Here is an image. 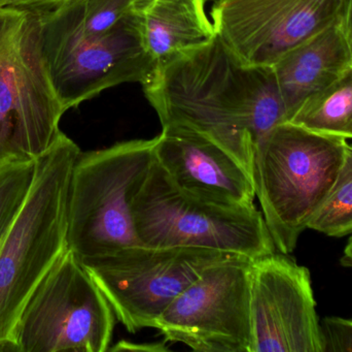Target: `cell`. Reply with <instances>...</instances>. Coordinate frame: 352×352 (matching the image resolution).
I'll return each instance as SVG.
<instances>
[{
    "instance_id": "6da1fadb",
    "label": "cell",
    "mask_w": 352,
    "mask_h": 352,
    "mask_svg": "<svg viewBox=\"0 0 352 352\" xmlns=\"http://www.w3.org/2000/svg\"><path fill=\"white\" fill-rule=\"evenodd\" d=\"M142 87L162 127L209 138L250 175L256 144L289 122L272 66L245 63L217 34L157 68Z\"/></svg>"
},
{
    "instance_id": "7a4b0ae2",
    "label": "cell",
    "mask_w": 352,
    "mask_h": 352,
    "mask_svg": "<svg viewBox=\"0 0 352 352\" xmlns=\"http://www.w3.org/2000/svg\"><path fill=\"white\" fill-rule=\"evenodd\" d=\"M133 0H67L38 12L45 61L66 110L107 89L148 84L156 64L144 47ZM37 12V10H36Z\"/></svg>"
},
{
    "instance_id": "3957f363",
    "label": "cell",
    "mask_w": 352,
    "mask_h": 352,
    "mask_svg": "<svg viewBox=\"0 0 352 352\" xmlns=\"http://www.w3.org/2000/svg\"><path fill=\"white\" fill-rule=\"evenodd\" d=\"M349 142L311 132L292 122L271 130L254 149L252 182L275 247H297L328 200Z\"/></svg>"
},
{
    "instance_id": "277c9868",
    "label": "cell",
    "mask_w": 352,
    "mask_h": 352,
    "mask_svg": "<svg viewBox=\"0 0 352 352\" xmlns=\"http://www.w3.org/2000/svg\"><path fill=\"white\" fill-rule=\"evenodd\" d=\"M80 152L62 134L37 159L28 198L0 243V351H16L14 330L27 300L67 249L68 191Z\"/></svg>"
},
{
    "instance_id": "5b68a950",
    "label": "cell",
    "mask_w": 352,
    "mask_h": 352,
    "mask_svg": "<svg viewBox=\"0 0 352 352\" xmlns=\"http://www.w3.org/2000/svg\"><path fill=\"white\" fill-rule=\"evenodd\" d=\"M156 142L125 141L78 155L68 191L67 248L80 262L140 245L132 206Z\"/></svg>"
},
{
    "instance_id": "8992f818",
    "label": "cell",
    "mask_w": 352,
    "mask_h": 352,
    "mask_svg": "<svg viewBox=\"0 0 352 352\" xmlns=\"http://www.w3.org/2000/svg\"><path fill=\"white\" fill-rule=\"evenodd\" d=\"M36 10L0 6V161H37L63 132Z\"/></svg>"
},
{
    "instance_id": "52a82bcc",
    "label": "cell",
    "mask_w": 352,
    "mask_h": 352,
    "mask_svg": "<svg viewBox=\"0 0 352 352\" xmlns=\"http://www.w3.org/2000/svg\"><path fill=\"white\" fill-rule=\"evenodd\" d=\"M140 245L195 247L254 260L274 253L262 212L208 202L180 189L155 159L132 206Z\"/></svg>"
},
{
    "instance_id": "ba28073f",
    "label": "cell",
    "mask_w": 352,
    "mask_h": 352,
    "mask_svg": "<svg viewBox=\"0 0 352 352\" xmlns=\"http://www.w3.org/2000/svg\"><path fill=\"white\" fill-rule=\"evenodd\" d=\"M116 322L111 304L67 248L27 300L14 344L19 352H104Z\"/></svg>"
},
{
    "instance_id": "9c48e42d",
    "label": "cell",
    "mask_w": 352,
    "mask_h": 352,
    "mask_svg": "<svg viewBox=\"0 0 352 352\" xmlns=\"http://www.w3.org/2000/svg\"><path fill=\"white\" fill-rule=\"evenodd\" d=\"M243 256L195 247L138 245L82 262L128 332L155 329L170 304L213 265Z\"/></svg>"
},
{
    "instance_id": "30bf717a",
    "label": "cell",
    "mask_w": 352,
    "mask_h": 352,
    "mask_svg": "<svg viewBox=\"0 0 352 352\" xmlns=\"http://www.w3.org/2000/svg\"><path fill=\"white\" fill-rule=\"evenodd\" d=\"M250 264L236 258L213 265L157 320L166 342L198 352H252Z\"/></svg>"
},
{
    "instance_id": "8fae6325",
    "label": "cell",
    "mask_w": 352,
    "mask_h": 352,
    "mask_svg": "<svg viewBox=\"0 0 352 352\" xmlns=\"http://www.w3.org/2000/svg\"><path fill=\"white\" fill-rule=\"evenodd\" d=\"M252 352H322L310 273L285 254L250 264Z\"/></svg>"
},
{
    "instance_id": "7c38bea8",
    "label": "cell",
    "mask_w": 352,
    "mask_h": 352,
    "mask_svg": "<svg viewBox=\"0 0 352 352\" xmlns=\"http://www.w3.org/2000/svg\"><path fill=\"white\" fill-rule=\"evenodd\" d=\"M341 0H215L211 21L221 41L252 65L272 66L336 21Z\"/></svg>"
},
{
    "instance_id": "4fadbf2b",
    "label": "cell",
    "mask_w": 352,
    "mask_h": 352,
    "mask_svg": "<svg viewBox=\"0 0 352 352\" xmlns=\"http://www.w3.org/2000/svg\"><path fill=\"white\" fill-rule=\"evenodd\" d=\"M162 128L155 159L177 187L223 206H254L252 175L237 159L192 130Z\"/></svg>"
},
{
    "instance_id": "5bb4252c",
    "label": "cell",
    "mask_w": 352,
    "mask_h": 352,
    "mask_svg": "<svg viewBox=\"0 0 352 352\" xmlns=\"http://www.w3.org/2000/svg\"><path fill=\"white\" fill-rule=\"evenodd\" d=\"M351 65L349 48L336 21L275 62L272 68L289 122L306 99L324 90Z\"/></svg>"
},
{
    "instance_id": "9a60e30c",
    "label": "cell",
    "mask_w": 352,
    "mask_h": 352,
    "mask_svg": "<svg viewBox=\"0 0 352 352\" xmlns=\"http://www.w3.org/2000/svg\"><path fill=\"white\" fill-rule=\"evenodd\" d=\"M207 3L208 0H133L142 41L156 68L215 37Z\"/></svg>"
},
{
    "instance_id": "2e32d148",
    "label": "cell",
    "mask_w": 352,
    "mask_h": 352,
    "mask_svg": "<svg viewBox=\"0 0 352 352\" xmlns=\"http://www.w3.org/2000/svg\"><path fill=\"white\" fill-rule=\"evenodd\" d=\"M289 122L318 134L352 140V65L324 90L306 99Z\"/></svg>"
},
{
    "instance_id": "e0dca14e",
    "label": "cell",
    "mask_w": 352,
    "mask_h": 352,
    "mask_svg": "<svg viewBox=\"0 0 352 352\" xmlns=\"http://www.w3.org/2000/svg\"><path fill=\"white\" fill-rule=\"evenodd\" d=\"M309 229L330 237L352 235V144L349 143L336 183Z\"/></svg>"
},
{
    "instance_id": "ac0fdd59",
    "label": "cell",
    "mask_w": 352,
    "mask_h": 352,
    "mask_svg": "<svg viewBox=\"0 0 352 352\" xmlns=\"http://www.w3.org/2000/svg\"><path fill=\"white\" fill-rule=\"evenodd\" d=\"M36 167L37 161H0V243L25 206Z\"/></svg>"
},
{
    "instance_id": "d6986e66",
    "label": "cell",
    "mask_w": 352,
    "mask_h": 352,
    "mask_svg": "<svg viewBox=\"0 0 352 352\" xmlns=\"http://www.w3.org/2000/svg\"><path fill=\"white\" fill-rule=\"evenodd\" d=\"M320 330L322 352H352V320L326 318Z\"/></svg>"
},
{
    "instance_id": "ffe728a7",
    "label": "cell",
    "mask_w": 352,
    "mask_h": 352,
    "mask_svg": "<svg viewBox=\"0 0 352 352\" xmlns=\"http://www.w3.org/2000/svg\"><path fill=\"white\" fill-rule=\"evenodd\" d=\"M336 22L349 48L352 61V0H341Z\"/></svg>"
},
{
    "instance_id": "44dd1931",
    "label": "cell",
    "mask_w": 352,
    "mask_h": 352,
    "mask_svg": "<svg viewBox=\"0 0 352 352\" xmlns=\"http://www.w3.org/2000/svg\"><path fill=\"white\" fill-rule=\"evenodd\" d=\"M65 1L67 0H6L2 6H21V8L41 12V10H51Z\"/></svg>"
},
{
    "instance_id": "7402d4cb",
    "label": "cell",
    "mask_w": 352,
    "mask_h": 352,
    "mask_svg": "<svg viewBox=\"0 0 352 352\" xmlns=\"http://www.w3.org/2000/svg\"><path fill=\"white\" fill-rule=\"evenodd\" d=\"M109 351H168L164 344L160 343H154V344H134V343L127 342V341H121L116 344V346L109 347Z\"/></svg>"
},
{
    "instance_id": "603a6c76",
    "label": "cell",
    "mask_w": 352,
    "mask_h": 352,
    "mask_svg": "<svg viewBox=\"0 0 352 352\" xmlns=\"http://www.w3.org/2000/svg\"><path fill=\"white\" fill-rule=\"evenodd\" d=\"M341 264L344 267L352 268V237L349 240L346 247L344 249L342 258H341Z\"/></svg>"
},
{
    "instance_id": "cb8c5ba5",
    "label": "cell",
    "mask_w": 352,
    "mask_h": 352,
    "mask_svg": "<svg viewBox=\"0 0 352 352\" xmlns=\"http://www.w3.org/2000/svg\"><path fill=\"white\" fill-rule=\"evenodd\" d=\"M4 1H6V0H0V6H2V4L4 3Z\"/></svg>"
},
{
    "instance_id": "d4e9b609",
    "label": "cell",
    "mask_w": 352,
    "mask_h": 352,
    "mask_svg": "<svg viewBox=\"0 0 352 352\" xmlns=\"http://www.w3.org/2000/svg\"><path fill=\"white\" fill-rule=\"evenodd\" d=\"M215 0H208V2H211V3H212V2H214Z\"/></svg>"
}]
</instances>
